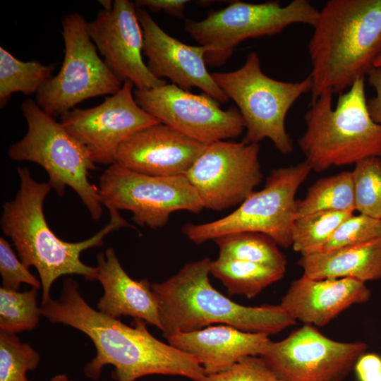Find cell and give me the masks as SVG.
<instances>
[{
    "mask_svg": "<svg viewBox=\"0 0 381 381\" xmlns=\"http://www.w3.org/2000/svg\"><path fill=\"white\" fill-rule=\"evenodd\" d=\"M333 92L327 90L311 100L306 113V130L298 145L312 170L381 158V125L371 118L365 94V78L339 95L334 109Z\"/></svg>",
    "mask_w": 381,
    "mask_h": 381,
    "instance_id": "5",
    "label": "cell"
},
{
    "mask_svg": "<svg viewBox=\"0 0 381 381\" xmlns=\"http://www.w3.org/2000/svg\"><path fill=\"white\" fill-rule=\"evenodd\" d=\"M133 87L126 81L102 104L73 109L61 116L62 126L86 148L95 164L115 163L122 143L138 131L160 123L138 104Z\"/></svg>",
    "mask_w": 381,
    "mask_h": 381,
    "instance_id": "15",
    "label": "cell"
},
{
    "mask_svg": "<svg viewBox=\"0 0 381 381\" xmlns=\"http://www.w3.org/2000/svg\"><path fill=\"white\" fill-rule=\"evenodd\" d=\"M312 171L306 161L274 169L264 187L252 192L231 214L203 224L187 223L182 228L191 241L201 244L234 233L265 234L284 248L291 246L296 219V192Z\"/></svg>",
    "mask_w": 381,
    "mask_h": 381,
    "instance_id": "8",
    "label": "cell"
},
{
    "mask_svg": "<svg viewBox=\"0 0 381 381\" xmlns=\"http://www.w3.org/2000/svg\"><path fill=\"white\" fill-rule=\"evenodd\" d=\"M219 257L250 262L284 272L286 259L277 243L268 236L252 231L238 232L213 240Z\"/></svg>",
    "mask_w": 381,
    "mask_h": 381,
    "instance_id": "24",
    "label": "cell"
},
{
    "mask_svg": "<svg viewBox=\"0 0 381 381\" xmlns=\"http://www.w3.org/2000/svg\"><path fill=\"white\" fill-rule=\"evenodd\" d=\"M210 274L222 282L230 296L251 298L281 279L284 272L250 262L218 257L211 262Z\"/></svg>",
    "mask_w": 381,
    "mask_h": 381,
    "instance_id": "23",
    "label": "cell"
},
{
    "mask_svg": "<svg viewBox=\"0 0 381 381\" xmlns=\"http://www.w3.org/2000/svg\"><path fill=\"white\" fill-rule=\"evenodd\" d=\"M0 274L2 287L18 291L22 284L39 289L40 280L33 275L11 248L9 242L0 237Z\"/></svg>",
    "mask_w": 381,
    "mask_h": 381,
    "instance_id": "33",
    "label": "cell"
},
{
    "mask_svg": "<svg viewBox=\"0 0 381 381\" xmlns=\"http://www.w3.org/2000/svg\"><path fill=\"white\" fill-rule=\"evenodd\" d=\"M99 3L102 6L104 10H111L113 7V3L111 0H100Z\"/></svg>",
    "mask_w": 381,
    "mask_h": 381,
    "instance_id": "37",
    "label": "cell"
},
{
    "mask_svg": "<svg viewBox=\"0 0 381 381\" xmlns=\"http://www.w3.org/2000/svg\"><path fill=\"white\" fill-rule=\"evenodd\" d=\"M303 275L315 279L351 278L363 282L381 279V237L328 251L301 255Z\"/></svg>",
    "mask_w": 381,
    "mask_h": 381,
    "instance_id": "22",
    "label": "cell"
},
{
    "mask_svg": "<svg viewBox=\"0 0 381 381\" xmlns=\"http://www.w3.org/2000/svg\"><path fill=\"white\" fill-rule=\"evenodd\" d=\"M189 1L186 0H137V8H147L153 11H164L174 16L183 17L186 6Z\"/></svg>",
    "mask_w": 381,
    "mask_h": 381,
    "instance_id": "35",
    "label": "cell"
},
{
    "mask_svg": "<svg viewBox=\"0 0 381 381\" xmlns=\"http://www.w3.org/2000/svg\"><path fill=\"white\" fill-rule=\"evenodd\" d=\"M113 2L111 10H101L87 25L104 63L121 83L131 81L136 89L150 90L167 84L143 61V34L135 4L128 0Z\"/></svg>",
    "mask_w": 381,
    "mask_h": 381,
    "instance_id": "16",
    "label": "cell"
},
{
    "mask_svg": "<svg viewBox=\"0 0 381 381\" xmlns=\"http://www.w3.org/2000/svg\"><path fill=\"white\" fill-rule=\"evenodd\" d=\"M138 104L149 114L204 144L239 136L246 128L237 107L224 110L210 95L193 94L174 84L150 90L135 89Z\"/></svg>",
    "mask_w": 381,
    "mask_h": 381,
    "instance_id": "13",
    "label": "cell"
},
{
    "mask_svg": "<svg viewBox=\"0 0 381 381\" xmlns=\"http://www.w3.org/2000/svg\"><path fill=\"white\" fill-rule=\"evenodd\" d=\"M353 370L358 381H381V356L364 353L357 360Z\"/></svg>",
    "mask_w": 381,
    "mask_h": 381,
    "instance_id": "34",
    "label": "cell"
},
{
    "mask_svg": "<svg viewBox=\"0 0 381 381\" xmlns=\"http://www.w3.org/2000/svg\"><path fill=\"white\" fill-rule=\"evenodd\" d=\"M380 237H381L380 219L363 214L357 215L353 214L339 225L329 241L318 251L332 250Z\"/></svg>",
    "mask_w": 381,
    "mask_h": 381,
    "instance_id": "31",
    "label": "cell"
},
{
    "mask_svg": "<svg viewBox=\"0 0 381 381\" xmlns=\"http://www.w3.org/2000/svg\"><path fill=\"white\" fill-rule=\"evenodd\" d=\"M381 66V55L378 57V59L375 62V67H380Z\"/></svg>",
    "mask_w": 381,
    "mask_h": 381,
    "instance_id": "39",
    "label": "cell"
},
{
    "mask_svg": "<svg viewBox=\"0 0 381 381\" xmlns=\"http://www.w3.org/2000/svg\"><path fill=\"white\" fill-rule=\"evenodd\" d=\"M371 292L351 278L315 279L302 275L293 281L281 306L296 321L323 327L353 304L366 302Z\"/></svg>",
    "mask_w": 381,
    "mask_h": 381,
    "instance_id": "19",
    "label": "cell"
},
{
    "mask_svg": "<svg viewBox=\"0 0 381 381\" xmlns=\"http://www.w3.org/2000/svg\"><path fill=\"white\" fill-rule=\"evenodd\" d=\"M351 172L356 210L381 219V158L362 159Z\"/></svg>",
    "mask_w": 381,
    "mask_h": 381,
    "instance_id": "29",
    "label": "cell"
},
{
    "mask_svg": "<svg viewBox=\"0 0 381 381\" xmlns=\"http://www.w3.org/2000/svg\"><path fill=\"white\" fill-rule=\"evenodd\" d=\"M380 226H381V219H380Z\"/></svg>",
    "mask_w": 381,
    "mask_h": 381,
    "instance_id": "40",
    "label": "cell"
},
{
    "mask_svg": "<svg viewBox=\"0 0 381 381\" xmlns=\"http://www.w3.org/2000/svg\"><path fill=\"white\" fill-rule=\"evenodd\" d=\"M205 146L159 123L138 131L122 143L116 162L150 176L185 175Z\"/></svg>",
    "mask_w": 381,
    "mask_h": 381,
    "instance_id": "18",
    "label": "cell"
},
{
    "mask_svg": "<svg viewBox=\"0 0 381 381\" xmlns=\"http://www.w3.org/2000/svg\"><path fill=\"white\" fill-rule=\"evenodd\" d=\"M258 143L219 140L206 145L185 176L204 207L217 211L241 204L262 179Z\"/></svg>",
    "mask_w": 381,
    "mask_h": 381,
    "instance_id": "14",
    "label": "cell"
},
{
    "mask_svg": "<svg viewBox=\"0 0 381 381\" xmlns=\"http://www.w3.org/2000/svg\"><path fill=\"white\" fill-rule=\"evenodd\" d=\"M368 345L329 339L304 325L279 341H270L260 356L282 381H343Z\"/></svg>",
    "mask_w": 381,
    "mask_h": 381,
    "instance_id": "12",
    "label": "cell"
},
{
    "mask_svg": "<svg viewBox=\"0 0 381 381\" xmlns=\"http://www.w3.org/2000/svg\"><path fill=\"white\" fill-rule=\"evenodd\" d=\"M99 196L109 209L128 210L140 226L157 229L165 226L171 213H200L204 207L185 175L155 176L114 163L99 179Z\"/></svg>",
    "mask_w": 381,
    "mask_h": 381,
    "instance_id": "11",
    "label": "cell"
},
{
    "mask_svg": "<svg viewBox=\"0 0 381 381\" xmlns=\"http://www.w3.org/2000/svg\"><path fill=\"white\" fill-rule=\"evenodd\" d=\"M17 173L19 189L15 198L3 205L1 229L13 242L23 263L37 270L43 305L51 298L53 283L61 276L78 274L88 281L96 280L97 268L81 261L82 252L103 246L104 237L112 231L133 226L119 210L109 209V222L96 234L79 242L63 241L52 231L44 217V202L52 189L49 183L36 181L25 167H18Z\"/></svg>",
    "mask_w": 381,
    "mask_h": 381,
    "instance_id": "2",
    "label": "cell"
},
{
    "mask_svg": "<svg viewBox=\"0 0 381 381\" xmlns=\"http://www.w3.org/2000/svg\"><path fill=\"white\" fill-rule=\"evenodd\" d=\"M311 100L330 90L342 93L365 78L381 55V0H329L308 44Z\"/></svg>",
    "mask_w": 381,
    "mask_h": 381,
    "instance_id": "3",
    "label": "cell"
},
{
    "mask_svg": "<svg viewBox=\"0 0 381 381\" xmlns=\"http://www.w3.org/2000/svg\"><path fill=\"white\" fill-rule=\"evenodd\" d=\"M28 131L8 150L10 159L31 162L47 171L48 183L59 196L66 187L71 188L87 207L93 220L102 214L98 187L89 181V172L96 169L88 151L68 133L60 122L47 114L36 101L28 99L21 104Z\"/></svg>",
    "mask_w": 381,
    "mask_h": 381,
    "instance_id": "6",
    "label": "cell"
},
{
    "mask_svg": "<svg viewBox=\"0 0 381 381\" xmlns=\"http://www.w3.org/2000/svg\"><path fill=\"white\" fill-rule=\"evenodd\" d=\"M212 76L229 99L237 106L246 129L242 142L258 143L270 139L282 154L293 151V143L285 128V119L296 100L311 92L308 75L298 82H284L265 75L256 52H250L238 69L214 72Z\"/></svg>",
    "mask_w": 381,
    "mask_h": 381,
    "instance_id": "7",
    "label": "cell"
},
{
    "mask_svg": "<svg viewBox=\"0 0 381 381\" xmlns=\"http://www.w3.org/2000/svg\"><path fill=\"white\" fill-rule=\"evenodd\" d=\"M368 81L376 92V95L367 100V106L372 119L381 125V66L374 67L368 73Z\"/></svg>",
    "mask_w": 381,
    "mask_h": 381,
    "instance_id": "36",
    "label": "cell"
},
{
    "mask_svg": "<svg viewBox=\"0 0 381 381\" xmlns=\"http://www.w3.org/2000/svg\"><path fill=\"white\" fill-rule=\"evenodd\" d=\"M353 214L349 211H324L296 218L291 229V247L301 255L320 250L339 225Z\"/></svg>",
    "mask_w": 381,
    "mask_h": 381,
    "instance_id": "27",
    "label": "cell"
},
{
    "mask_svg": "<svg viewBox=\"0 0 381 381\" xmlns=\"http://www.w3.org/2000/svg\"><path fill=\"white\" fill-rule=\"evenodd\" d=\"M40 308L49 322L73 327L91 339L96 356L85 366L88 378L98 379L107 365L114 367L112 377L116 381H135L150 375L202 381L206 375L195 357L157 339L145 321L134 320L128 326L91 308L72 278L64 280L57 298H51Z\"/></svg>",
    "mask_w": 381,
    "mask_h": 381,
    "instance_id": "1",
    "label": "cell"
},
{
    "mask_svg": "<svg viewBox=\"0 0 381 381\" xmlns=\"http://www.w3.org/2000/svg\"><path fill=\"white\" fill-rule=\"evenodd\" d=\"M39 353L16 334L0 331V381H25L26 373L37 368Z\"/></svg>",
    "mask_w": 381,
    "mask_h": 381,
    "instance_id": "30",
    "label": "cell"
},
{
    "mask_svg": "<svg viewBox=\"0 0 381 381\" xmlns=\"http://www.w3.org/2000/svg\"><path fill=\"white\" fill-rule=\"evenodd\" d=\"M87 25L78 13L66 15L62 21L65 49L61 69L36 94L38 106L53 117L65 114L85 99L113 95L122 87L99 56Z\"/></svg>",
    "mask_w": 381,
    "mask_h": 381,
    "instance_id": "10",
    "label": "cell"
},
{
    "mask_svg": "<svg viewBox=\"0 0 381 381\" xmlns=\"http://www.w3.org/2000/svg\"><path fill=\"white\" fill-rule=\"evenodd\" d=\"M25 381H28L25 380ZM49 381H71L66 375L60 374L54 376Z\"/></svg>",
    "mask_w": 381,
    "mask_h": 381,
    "instance_id": "38",
    "label": "cell"
},
{
    "mask_svg": "<svg viewBox=\"0 0 381 381\" xmlns=\"http://www.w3.org/2000/svg\"><path fill=\"white\" fill-rule=\"evenodd\" d=\"M55 67L37 60L22 61L0 47V106L4 107L13 93H37L52 77Z\"/></svg>",
    "mask_w": 381,
    "mask_h": 381,
    "instance_id": "26",
    "label": "cell"
},
{
    "mask_svg": "<svg viewBox=\"0 0 381 381\" xmlns=\"http://www.w3.org/2000/svg\"><path fill=\"white\" fill-rule=\"evenodd\" d=\"M202 381H282L258 356H246L221 372L206 375Z\"/></svg>",
    "mask_w": 381,
    "mask_h": 381,
    "instance_id": "32",
    "label": "cell"
},
{
    "mask_svg": "<svg viewBox=\"0 0 381 381\" xmlns=\"http://www.w3.org/2000/svg\"><path fill=\"white\" fill-rule=\"evenodd\" d=\"M168 343L195 357L205 375L224 370L248 356H262L271 340L263 333L243 332L222 325L172 335Z\"/></svg>",
    "mask_w": 381,
    "mask_h": 381,
    "instance_id": "20",
    "label": "cell"
},
{
    "mask_svg": "<svg viewBox=\"0 0 381 381\" xmlns=\"http://www.w3.org/2000/svg\"><path fill=\"white\" fill-rule=\"evenodd\" d=\"M324 211H356L351 171L318 179L305 198L296 200V218Z\"/></svg>",
    "mask_w": 381,
    "mask_h": 381,
    "instance_id": "25",
    "label": "cell"
},
{
    "mask_svg": "<svg viewBox=\"0 0 381 381\" xmlns=\"http://www.w3.org/2000/svg\"><path fill=\"white\" fill-rule=\"evenodd\" d=\"M211 262L205 258L187 263L168 279L152 284L165 338L215 323L268 335L296 324L280 304L246 306L217 291L209 277Z\"/></svg>",
    "mask_w": 381,
    "mask_h": 381,
    "instance_id": "4",
    "label": "cell"
},
{
    "mask_svg": "<svg viewBox=\"0 0 381 381\" xmlns=\"http://www.w3.org/2000/svg\"><path fill=\"white\" fill-rule=\"evenodd\" d=\"M37 289L23 292L0 288V329L17 334L35 329L42 316L37 303Z\"/></svg>",
    "mask_w": 381,
    "mask_h": 381,
    "instance_id": "28",
    "label": "cell"
},
{
    "mask_svg": "<svg viewBox=\"0 0 381 381\" xmlns=\"http://www.w3.org/2000/svg\"><path fill=\"white\" fill-rule=\"evenodd\" d=\"M318 16L319 11L307 0H294L286 6L277 1H235L202 20L186 19L184 28L206 49V64L220 66L245 40L277 35L296 23L313 27Z\"/></svg>",
    "mask_w": 381,
    "mask_h": 381,
    "instance_id": "9",
    "label": "cell"
},
{
    "mask_svg": "<svg viewBox=\"0 0 381 381\" xmlns=\"http://www.w3.org/2000/svg\"><path fill=\"white\" fill-rule=\"evenodd\" d=\"M97 262V279L104 289L97 310L114 319L130 316L142 320L161 330L158 302L150 282L131 278L111 248L98 253Z\"/></svg>",
    "mask_w": 381,
    "mask_h": 381,
    "instance_id": "21",
    "label": "cell"
},
{
    "mask_svg": "<svg viewBox=\"0 0 381 381\" xmlns=\"http://www.w3.org/2000/svg\"><path fill=\"white\" fill-rule=\"evenodd\" d=\"M137 16L143 30L147 66L156 78H167L186 91L198 87L219 103L229 101L206 68L204 47L188 45L168 35L145 8H137Z\"/></svg>",
    "mask_w": 381,
    "mask_h": 381,
    "instance_id": "17",
    "label": "cell"
}]
</instances>
